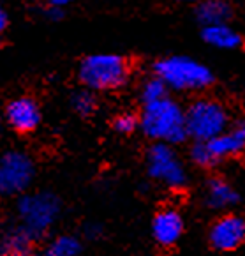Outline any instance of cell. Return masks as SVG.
<instances>
[{
    "label": "cell",
    "instance_id": "7",
    "mask_svg": "<svg viewBox=\"0 0 245 256\" xmlns=\"http://www.w3.org/2000/svg\"><path fill=\"white\" fill-rule=\"evenodd\" d=\"M34 178V162L26 154L11 150L0 161V191L16 194L25 191Z\"/></svg>",
    "mask_w": 245,
    "mask_h": 256
},
{
    "label": "cell",
    "instance_id": "24",
    "mask_svg": "<svg viewBox=\"0 0 245 256\" xmlns=\"http://www.w3.org/2000/svg\"><path fill=\"white\" fill-rule=\"evenodd\" d=\"M74 0H48V4H53V6H60V8H65V6L72 4Z\"/></svg>",
    "mask_w": 245,
    "mask_h": 256
},
{
    "label": "cell",
    "instance_id": "23",
    "mask_svg": "<svg viewBox=\"0 0 245 256\" xmlns=\"http://www.w3.org/2000/svg\"><path fill=\"white\" fill-rule=\"evenodd\" d=\"M7 23H9L7 12H5V9H0V32H4L7 28Z\"/></svg>",
    "mask_w": 245,
    "mask_h": 256
},
{
    "label": "cell",
    "instance_id": "13",
    "mask_svg": "<svg viewBox=\"0 0 245 256\" xmlns=\"http://www.w3.org/2000/svg\"><path fill=\"white\" fill-rule=\"evenodd\" d=\"M2 256H34V238L23 230L21 226H14L4 232L0 242Z\"/></svg>",
    "mask_w": 245,
    "mask_h": 256
},
{
    "label": "cell",
    "instance_id": "4",
    "mask_svg": "<svg viewBox=\"0 0 245 256\" xmlns=\"http://www.w3.org/2000/svg\"><path fill=\"white\" fill-rule=\"evenodd\" d=\"M60 214V202L53 192L42 191L23 194L18 202V216L21 228L34 240L42 238L49 232Z\"/></svg>",
    "mask_w": 245,
    "mask_h": 256
},
{
    "label": "cell",
    "instance_id": "16",
    "mask_svg": "<svg viewBox=\"0 0 245 256\" xmlns=\"http://www.w3.org/2000/svg\"><path fill=\"white\" fill-rule=\"evenodd\" d=\"M79 251H81V244L78 238L72 235H60L46 246L42 256H78Z\"/></svg>",
    "mask_w": 245,
    "mask_h": 256
},
{
    "label": "cell",
    "instance_id": "21",
    "mask_svg": "<svg viewBox=\"0 0 245 256\" xmlns=\"http://www.w3.org/2000/svg\"><path fill=\"white\" fill-rule=\"evenodd\" d=\"M42 14H44V18L51 20V22H60V20L64 18V8L48 4L44 9H42Z\"/></svg>",
    "mask_w": 245,
    "mask_h": 256
},
{
    "label": "cell",
    "instance_id": "8",
    "mask_svg": "<svg viewBox=\"0 0 245 256\" xmlns=\"http://www.w3.org/2000/svg\"><path fill=\"white\" fill-rule=\"evenodd\" d=\"M245 240V221L240 216H223L210 230V244L219 251H233Z\"/></svg>",
    "mask_w": 245,
    "mask_h": 256
},
{
    "label": "cell",
    "instance_id": "10",
    "mask_svg": "<svg viewBox=\"0 0 245 256\" xmlns=\"http://www.w3.org/2000/svg\"><path fill=\"white\" fill-rule=\"evenodd\" d=\"M207 145L217 161L240 154L245 148V120H238L221 136L207 142Z\"/></svg>",
    "mask_w": 245,
    "mask_h": 256
},
{
    "label": "cell",
    "instance_id": "19",
    "mask_svg": "<svg viewBox=\"0 0 245 256\" xmlns=\"http://www.w3.org/2000/svg\"><path fill=\"white\" fill-rule=\"evenodd\" d=\"M191 159L194 161V164L201 166V168H214L219 162L208 148L207 142H196L194 144V147L191 148Z\"/></svg>",
    "mask_w": 245,
    "mask_h": 256
},
{
    "label": "cell",
    "instance_id": "25",
    "mask_svg": "<svg viewBox=\"0 0 245 256\" xmlns=\"http://www.w3.org/2000/svg\"><path fill=\"white\" fill-rule=\"evenodd\" d=\"M177 2H184V4H200L203 0H177Z\"/></svg>",
    "mask_w": 245,
    "mask_h": 256
},
{
    "label": "cell",
    "instance_id": "5",
    "mask_svg": "<svg viewBox=\"0 0 245 256\" xmlns=\"http://www.w3.org/2000/svg\"><path fill=\"white\" fill-rule=\"evenodd\" d=\"M189 136L196 142H210L228 131L230 115L223 102L215 99H196L185 112Z\"/></svg>",
    "mask_w": 245,
    "mask_h": 256
},
{
    "label": "cell",
    "instance_id": "1",
    "mask_svg": "<svg viewBox=\"0 0 245 256\" xmlns=\"http://www.w3.org/2000/svg\"><path fill=\"white\" fill-rule=\"evenodd\" d=\"M140 128L157 144H182L189 136L185 112L171 98L145 104L140 117Z\"/></svg>",
    "mask_w": 245,
    "mask_h": 256
},
{
    "label": "cell",
    "instance_id": "3",
    "mask_svg": "<svg viewBox=\"0 0 245 256\" xmlns=\"http://www.w3.org/2000/svg\"><path fill=\"white\" fill-rule=\"evenodd\" d=\"M155 76L166 83L168 88L180 92L205 90L214 83V72L191 56L173 55L161 58L154 64Z\"/></svg>",
    "mask_w": 245,
    "mask_h": 256
},
{
    "label": "cell",
    "instance_id": "6",
    "mask_svg": "<svg viewBox=\"0 0 245 256\" xmlns=\"http://www.w3.org/2000/svg\"><path fill=\"white\" fill-rule=\"evenodd\" d=\"M147 166L150 177L164 182L170 188H182L187 182L184 164L175 156L173 148L168 144H155L147 152Z\"/></svg>",
    "mask_w": 245,
    "mask_h": 256
},
{
    "label": "cell",
    "instance_id": "2",
    "mask_svg": "<svg viewBox=\"0 0 245 256\" xmlns=\"http://www.w3.org/2000/svg\"><path fill=\"white\" fill-rule=\"evenodd\" d=\"M131 76V66L117 53H92L79 62L78 78L88 90H117Z\"/></svg>",
    "mask_w": 245,
    "mask_h": 256
},
{
    "label": "cell",
    "instance_id": "17",
    "mask_svg": "<svg viewBox=\"0 0 245 256\" xmlns=\"http://www.w3.org/2000/svg\"><path fill=\"white\" fill-rule=\"evenodd\" d=\"M168 98V85L159 76H152L141 85V101L143 104L162 101Z\"/></svg>",
    "mask_w": 245,
    "mask_h": 256
},
{
    "label": "cell",
    "instance_id": "22",
    "mask_svg": "<svg viewBox=\"0 0 245 256\" xmlns=\"http://www.w3.org/2000/svg\"><path fill=\"white\" fill-rule=\"evenodd\" d=\"M101 234H102V228L99 224H95V222H90V224L85 226V235L88 238H99Z\"/></svg>",
    "mask_w": 245,
    "mask_h": 256
},
{
    "label": "cell",
    "instance_id": "12",
    "mask_svg": "<svg viewBox=\"0 0 245 256\" xmlns=\"http://www.w3.org/2000/svg\"><path fill=\"white\" fill-rule=\"evenodd\" d=\"M233 16L230 0H203L196 6V20L205 26L228 25Z\"/></svg>",
    "mask_w": 245,
    "mask_h": 256
},
{
    "label": "cell",
    "instance_id": "9",
    "mask_svg": "<svg viewBox=\"0 0 245 256\" xmlns=\"http://www.w3.org/2000/svg\"><path fill=\"white\" fill-rule=\"evenodd\" d=\"M5 120L14 131L32 132L41 122V110L32 98H16L5 106Z\"/></svg>",
    "mask_w": 245,
    "mask_h": 256
},
{
    "label": "cell",
    "instance_id": "15",
    "mask_svg": "<svg viewBox=\"0 0 245 256\" xmlns=\"http://www.w3.org/2000/svg\"><path fill=\"white\" fill-rule=\"evenodd\" d=\"M238 202V194L226 180L223 178H212L207 184V204L212 208H228Z\"/></svg>",
    "mask_w": 245,
    "mask_h": 256
},
{
    "label": "cell",
    "instance_id": "20",
    "mask_svg": "<svg viewBox=\"0 0 245 256\" xmlns=\"http://www.w3.org/2000/svg\"><path fill=\"white\" fill-rule=\"evenodd\" d=\"M138 126H140V118L132 115V113H122L113 120L115 131L122 132V134H131Z\"/></svg>",
    "mask_w": 245,
    "mask_h": 256
},
{
    "label": "cell",
    "instance_id": "11",
    "mask_svg": "<svg viewBox=\"0 0 245 256\" xmlns=\"http://www.w3.org/2000/svg\"><path fill=\"white\" fill-rule=\"evenodd\" d=\"M152 232H154V238L161 246H173L184 232L182 216L173 208H164L154 218Z\"/></svg>",
    "mask_w": 245,
    "mask_h": 256
},
{
    "label": "cell",
    "instance_id": "18",
    "mask_svg": "<svg viewBox=\"0 0 245 256\" xmlns=\"http://www.w3.org/2000/svg\"><path fill=\"white\" fill-rule=\"evenodd\" d=\"M71 106L81 117H90L92 113L95 112V108H97V99H95L94 92L88 90V88H83V90H78L72 94Z\"/></svg>",
    "mask_w": 245,
    "mask_h": 256
},
{
    "label": "cell",
    "instance_id": "14",
    "mask_svg": "<svg viewBox=\"0 0 245 256\" xmlns=\"http://www.w3.org/2000/svg\"><path fill=\"white\" fill-rule=\"evenodd\" d=\"M201 38H203V41L207 44L219 50H237L244 42L242 36L235 28H231L230 25L205 26L201 30Z\"/></svg>",
    "mask_w": 245,
    "mask_h": 256
}]
</instances>
